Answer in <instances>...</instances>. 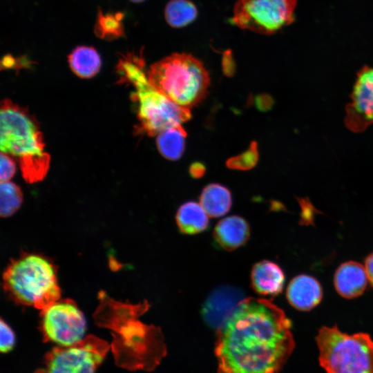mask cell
I'll list each match as a JSON object with an SVG mask.
<instances>
[{
	"mask_svg": "<svg viewBox=\"0 0 373 373\" xmlns=\"http://www.w3.org/2000/svg\"><path fill=\"white\" fill-rule=\"evenodd\" d=\"M291 322L269 300H242L217 329L219 373H278L294 348Z\"/></svg>",
	"mask_w": 373,
	"mask_h": 373,
	"instance_id": "6da1fadb",
	"label": "cell"
},
{
	"mask_svg": "<svg viewBox=\"0 0 373 373\" xmlns=\"http://www.w3.org/2000/svg\"><path fill=\"white\" fill-rule=\"evenodd\" d=\"M0 113L1 152L17 160L27 182L42 180L49 169L50 155L35 117L7 99L2 100Z\"/></svg>",
	"mask_w": 373,
	"mask_h": 373,
	"instance_id": "7a4b0ae2",
	"label": "cell"
},
{
	"mask_svg": "<svg viewBox=\"0 0 373 373\" xmlns=\"http://www.w3.org/2000/svg\"><path fill=\"white\" fill-rule=\"evenodd\" d=\"M143 66L142 59L128 55L119 61L117 70L121 81L134 88L132 99L137 105L138 131L154 136L186 122L191 118V112L155 88Z\"/></svg>",
	"mask_w": 373,
	"mask_h": 373,
	"instance_id": "3957f363",
	"label": "cell"
},
{
	"mask_svg": "<svg viewBox=\"0 0 373 373\" xmlns=\"http://www.w3.org/2000/svg\"><path fill=\"white\" fill-rule=\"evenodd\" d=\"M151 84L180 106L193 107L204 97L209 75L193 55L175 52L153 64L147 72Z\"/></svg>",
	"mask_w": 373,
	"mask_h": 373,
	"instance_id": "277c9868",
	"label": "cell"
},
{
	"mask_svg": "<svg viewBox=\"0 0 373 373\" xmlns=\"http://www.w3.org/2000/svg\"><path fill=\"white\" fill-rule=\"evenodd\" d=\"M3 279L6 291L19 304L43 309L59 299L55 266L41 255L26 254L12 260Z\"/></svg>",
	"mask_w": 373,
	"mask_h": 373,
	"instance_id": "5b68a950",
	"label": "cell"
},
{
	"mask_svg": "<svg viewBox=\"0 0 373 373\" xmlns=\"http://www.w3.org/2000/svg\"><path fill=\"white\" fill-rule=\"evenodd\" d=\"M318 360L327 373H373V341L366 333L347 334L322 327L316 336Z\"/></svg>",
	"mask_w": 373,
	"mask_h": 373,
	"instance_id": "8992f818",
	"label": "cell"
},
{
	"mask_svg": "<svg viewBox=\"0 0 373 373\" xmlns=\"http://www.w3.org/2000/svg\"><path fill=\"white\" fill-rule=\"evenodd\" d=\"M297 0H238L232 21L238 28L272 35L294 20Z\"/></svg>",
	"mask_w": 373,
	"mask_h": 373,
	"instance_id": "52a82bcc",
	"label": "cell"
},
{
	"mask_svg": "<svg viewBox=\"0 0 373 373\" xmlns=\"http://www.w3.org/2000/svg\"><path fill=\"white\" fill-rule=\"evenodd\" d=\"M108 350L106 342L93 336L59 346L46 355L44 373H96Z\"/></svg>",
	"mask_w": 373,
	"mask_h": 373,
	"instance_id": "ba28073f",
	"label": "cell"
},
{
	"mask_svg": "<svg viewBox=\"0 0 373 373\" xmlns=\"http://www.w3.org/2000/svg\"><path fill=\"white\" fill-rule=\"evenodd\" d=\"M40 328L46 341L69 346L84 338L86 320L73 300L59 299L41 309Z\"/></svg>",
	"mask_w": 373,
	"mask_h": 373,
	"instance_id": "9c48e42d",
	"label": "cell"
},
{
	"mask_svg": "<svg viewBox=\"0 0 373 373\" xmlns=\"http://www.w3.org/2000/svg\"><path fill=\"white\" fill-rule=\"evenodd\" d=\"M344 122L354 133H361L373 124V67L364 66L358 72Z\"/></svg>",
	"mask_w": 373,
	"mask_h": 373,
	"instance_id": "30bf717a",
	"label": "cell"
},
{
	"mask_svg": "<svg viewBox=\"0 0 373 373\" xmlns=\"http://www.w3.org/2000/svg\"><path fill=\"white\" fill-rule=\"evenodd\" d=\"M242 291L232 287H221L213 290L202 308L204 321L211 327H221L236 307L243 300Z\"/></svg>",
	"mask_w": 373,
	"mask_h": 373,
	"instance_id": "8fae6325",
	"label": "cell"
},
{
	"mask_svg": "<svg viewBox=\"0 0 373 373\" xmlns=\"http://www.w3.org/2000/svg\"><path fill=\"white\" fill-rule=\"evenodd\" d=\"M286 294L289 303L294 308L309 311L321 301L323 290L321 284L315 278L301 274L290 281Z\"/></svg>",
	"mask_w": 373,
	"mask_h": 373,
	"instance_id": "7c38bea8",
	"label": "cell"
},
{
	"mask_svg": "<svg viewBox=\"0 0 373 373\" xmlns=\"http://www.w3.org/2000/svg\"><path fill=\"white\" fill-rule=\"evenodd\" d=\"M368 281L365 267L361 264L348 261L336 269L334 283L337 293L345 298H353L361 295Z\"/></svg>",
	"mask_w": 373,
	"mask_h": 373,
	"instance_id": "4fadbf2b",
	"label": "cell"
},
{
	"mask_svg": "<svg viewBox=\"0 0 373 373\" xmlns=\"http://www.w3.org/2000/svg\"><path fill=\"white\" fill-rule=\"evenodd\" d=\"M251 280L253 289L258 294L276 296L283 290L285 275L278 265L262 260L254 266Z\"/></svg>",
	"mask_w": 373,
	"mask_h": 373,
	"instance_id": "5bb4252c",
	"label": "cell"
},
{
	"mask_svg": "<svg viewBox=\"0 0 373 373\" xmlns=\"http://www.w3.org/2000/svg\"><path fill=\"white\" fill-rule=\"evenodd\" d=\"M249 227L245 219L231 216L221 220L216 226L213 236L219 245L232 251L243 245L249 237Z\"/></svg>",
	"mask_w": 373,
	"mask_h": 373,
	"instance_id": "9a60e30c",
	"label": "cell"
},
{
	"mask_svg": "<svg viewBox=\"0 0 373 373\" xmlns=\"http://www.w3.org/2000/svg\"><path fill=\"white\" fill-rule=\"evenodd\" d=\"M200 202L209 216L218 218L225 215L229 211L232 199L228 189L219 184L213 183L203 189Z\"/></svg>",
	"mask_w": 373,
	"mask_h": 373,
	"instance_id": "2e32d148",
	"label": "cell"
},
{
	"mask_svg": "<svg viewBox=\"0 0 373 373\" xmlns=\"http://www.w3.org/2000/svg\"><path fill=\"white\" fill-rule=\"evenodd\" d=\"M68 59L72 71L81 78L94 77L99 71L102 64L99 53L91 46L76 47Z\"/></svg>",
	"mask_w": 373,
	"mask_h": 373,
	"instance_id": "e0dca14e",
	"label": "cell"
},
{
	"mask_svg": "<svg viewBox=\"0 0 373 373\" xmlns=\"http://www.w3.org/2000/svg\"><path fill=\"white\" fill-rule=\"evenodd\" d=\"M207 216L200 204L188 202L181 205L177 211V224L184 233H198L207 228Z\"/></svg>",
	"mask_w": 373,
	"mask_h": 373,
	"instance_id": "ac0fdd59",
	"label": "cell"
},
{
	"mask_svg": "<svg viewBox=\"0 0 373 373\" xmlns=\"http://www.w3.org/2000/svg\"><path fill=\"white\" fill-rule=\"evenodd\" d=\"M186 133L182 125L169 128L157 135V146L165 158L179 159L183 153Z\"/></svg>",
	"mask_w": 373,
	"mask_h": 373,
	"instance_id": "d6986e66",
	"label": "cell"
},
{
	"mask_svg": "<svg viewBox=\"0 0 373 373\" xmlns=\"http://www.w3.org/2000/svg\"><path fill=\"white\" fill-rule=\"evenodd\" d=\"M198 16L195 5L189 0H170L164 9L166 23L172 28L184 27Z\"/></svg>",
	"mask_w": 373,
	"mask_h": 373,
	"instance_id": "ffe728a7",
	"label": "cell"
},
{
	"mask_svg": "<svg viewBox=\"0 0 373 373\" xmlns=\"http://www.w3.org/2000/svg\"><path fill=\"white\" fill-rule=\"evenodd\" d=\"M22 192L20 188L10 181L1 182L0 213L1 217L12 215L21 206Z\"/></svg>",
	"mask_w": 373,
	"mask_h": 373,
	"instance_id": "44dd1931",
	"label": "cell"
},
{
	"mask_svg": "<svg viewBox=\"0 0 373 373\" xmlns=\"http://www.w3.org/2000/svg\"><path fill=\"white\" fill-rule=\"evenodd\" d=\"M258 160L257 143L252 142L249 149L242 153L227 160V167L236 170H249L253 168Z\"/></svg>",
	"mask_w": 373,
	"mask_h": 373,
	"instance_id": "7402d4cb",
	"label": "cell"
},
{
	"mask_svg": "<svg viewBox=\"0 0 373 373\" xmlns=\"http://www.w3.org/2000/svg\"><path fill=\"white\" fill-rule=\"evenodd\" d=\"M0 329V350L1 352L7 353L12 350L15 343V336L12 329L3 320H1Z\"/></svg>",
	"mask_w": 373,
	"mask_h": 373,
	"instance_id": "603a6c76",
	"label": "cell"
},
{
	"mask_svg": "<svg viewBox=\"0 0 373 373\" xmlns=\"http://www.w3.org/2000/svg\"><path fill=\"white\" fill-rule=\"evenodd\" d=\"M16 171V165L11 157L3 152L1 153V182L9 181Z\"/></svg>",
	"mask_w": 373,
	"mask_h": 373,
	"instance_id": "cb8c5ba5",
	"label": "cell"
},
{
	"mask_svg": "<svg viewBox=\"0 0 373 373\" xmlns=\"http://www.w3.org/2000/svg\"><path fill=\"white\" fill-rule=\"evenodd\" d=\"M205 168L203 164L199 162L193 163L189 168V173L193 178H200L203 176Z\"/></svg>",
	"mask_w": 373,
	"mask_h": 373,
	"instance_id": "d4e9b609",
	"label": "cell"
},
{
	"mask_svg": "<svg viewBox=\"0 0 373 373\" xmlns=\"http://www.w3.org/2000/svg\"><path fill=\"white\" fill-rule=\"evenodd\" d=\"M365 268L368 280L373 287V253L370 254L365 259Z\"/></svg>",
	"mask_w": 373,
	"mask_h": 373,
	"instance_id": "484cf974",
	"label": "cell"
},
{
	"mask_svg": "<svg viewBox=\"0 0 373 373\" xmlns=\"http://www.w3.org/2000/svg\"><path fill=\"white\" fill-rule=\"evenodd\" d=\"M130 1L134 3H140V2L144 1V0H130Z\"/></svg>",
	"mask_w": 373,
	"mask_h": 373,
	"instance_id": "4316f807",
	"label": "cell"
}]
</instances>
